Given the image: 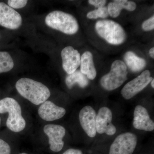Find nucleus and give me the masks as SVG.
I'll return each mask as SVG.
<instances>
[{"label":"nucleus","mask_w":154,"mask_h":154,"mask_svg":"<svg viewBox=\"0 0 154 154\" xmlns=\"http://www.w3.org/2000/svg\"><path fill=\"white\" fill-rule=\"evenodd\" d=\"M16 88L21 96L36 105L47 101L51 96L47 86L29 78H23L18 80Z\"/></svg>","instance_id":"1"},{"label":"nucleus","mask_w":154,"mask_h":154,"mask_svg":"<svg viewBox=\"0 0 154 154\" xmlns=\"http://www.w3.org/2000/svg\"><path fill=\"white\" fill-rule=\"evenodd\" d=\"M8 113L6 125L14 132L23 130L26 126V121L22 116L21 106L17 100L7 97L0 100V113Z\"/></svg>","instance_id":"2"},{"label":"nucleus","mask_w":154,"mask_h":154,"mask_svg":"<svg viewBox=\"0 0 154 154\" xmlns=\"http://www.w3.org/2000/svg\"><path fill=\"white\" fill-rule=\"evenodd\" d=\"M45 23L49 28L68 35H73L78 32L79 25L73 16L63 11H55L48 14Z\"/></svg>","instance_id":"3"},{"label":"nucleus","mask_w":154,"mask_h":154,"mask_svg":"<svg viewBox=\"0 0 154 154\" xmlns=\"http://www.w3.org/2000/svg\"><path fill=\"white\" fill-rule=\"evenodd\" d=\"M95 29L98 35L109 44L119 45L126 40L124 29L119 23L112 20H99L95 25Z\"/></svg>","instance_id":"4"},{"label":"nucleus","mask_w":154,"mask_h":154,"mask_svg":"<svg viewBox=\"0 0 154 154\" xmlns=\"http://www.w3.org/2000/svg\"><path fill=\"white\" fill-rule=\"evenodd\" d=\"M128 74L125 63L117 60L112 63L109 72L102 77L100 84L106 91H113L120 87L127 80Z\"/></svg>","instance_id":"5"},{"label":"nucleus","mask_w":154,"mask_h":154,"mask_svg":"<svg viewBox=\"0 0 154 154\" xmlns=\"http://www.w3.org/2000/svg\"><path fill=\"white\" fill-rule=\"evenodd\" d=\"M137 137L131 132L118 135L110 147L109 154H132L137 144Z\"/></svg>","instance_id":"6"},{"label":"nucleus","mask_w":154,"mask_h":154,"mask_svg":"<svg viewBox=\"0 0 154 154\" xmlns=\"http://www.w3.org/2000/svg\"><path fill=\"white\" fill-rule=\"evenodd\" d=\"M150 75V72L146 70L140 75L130 81L122 89V96L127 100L131 99L143 90L151 82L153 78Z\"/></svg>","instance_id":"7"},{"label":"nucleus","mask_w":154,"mask_h":154,"mask_svg":"<svg viewBox=\"0 0 154 154\" xmlns=\"http://www.w3.org/2000/svg\"><path fill=\"white\" fill-rule=\"evenodd\" d=\"M22 23V16L5 3L0 2V25L11 30H17Z\"/></svg>","instance_id":"8"},{"label":"nucleus","mask_w":154,"mask_h":154,"mask_svg":"<svg viewBox=\"0 0 154 154\" xmlns=\"http://www.w3.org/2000/svg\"><path fill=\"white\" fill-rule=\"evenodd\" d=\"M43 130L48 137L50 149L54 152L60 151L64 144L63 139L65 135V128L58 125L48 124L44 126Z\"/></svg>","instance_id":"9"},{"label":"nucleus","mask_w":154,"mask_h":154,"mask_svg":"<svg viewBox=\"0 0 154 154\" xmlns=\"http://www.w3.org/2000/svg\"><path fill=\"white\" fill-rule=\"evenodd\" d=\"M112 113L107 107H101L96 115V132L100 134L105 133L109 136L116 132L115 126L112 123Z\"/></svg>","instance_id":"10"},{"label":"nucleus","mask_w":154,"mask_h":154,"mask_svg":"<svg viewBox=\"0 0 154 154\" xmlns=\"http://www.w3.org/2000/svg\"><path fill=\"white\" fill-rule=\"evenodd\" d=\"M62 66L64 70L68 75L77 70L81 63V55L77 50L71 46H67L61 52Z\"/></svg>","instance_id":"11"},{"label":"nucleus","mask_w":154,"mask_h":154,"mask_svg":"<svg viewBox=\"0 0 154 154\" xmlns=\"http://www.w3.org/2000/svg\"><path fill=\"white\" fill-rule=\"evenodd\" d=\"M96 111L90 106H86L81 110L79 115L80 124L88 136H96Z\"/></svg>","instance_id":"12"},{"label":"nucleus","mask_w":154,"mask_h":154,"mask_svg":"<svg viewBox=\"0 0 154 154\" xmlns=\"http://www.w3.org/2000/svg\"><path fill=\"white\" fill-rule=\"evenodd\" d=\"M38 113L39 117L45 121H53L62 118L66 110L51 101H46L38 107Z\"/></svg>","instance_id":"13"},{"label":"nucleus","mask_w":154,"mask_h":154,"mask_svg":"<svg viewBox=\"0 0 154 154\" xmlns=\"http://www.w3.org/2000/svg\"><path fill=\"white\" fill-rule=\"evenodd\" d=\"M133 125L135 128L140 130L151 131L154 130V123L151 119L147 110L141 105L135 108Z\"/></svg>","instance_id":"14"},{"label":"nucleus","mask_w":154,"mask_h":154,"mask_svg":"<svg viewBox=\"0 0 154 154\" xmlns=\"http://www.w3.org/2000/svg\"><path fill=\"white\" fill-rule=\"evenodd\" d=\"M81 72L86 75L89 79L94 80L97 75V72L94 65V58L90 51H87L83 54L81 58Z\"/></svg>","instance_id":"15"},{"label":"nucleus","mask_w":154,"mask_h":154,"mask_svg":"<svg viewBox=\"0 0 154 154\" xmlns=\"http://www.w3.org/2000/svg\"><path fill=\"white\" fill-rule=\"evenodd\" d=\"M137 8L136 3L127 0H115L109 3L107 7L109 15L113 18L120 15L122 9L129 11H133Z\"/></svg>","instance_id":"16"},{"label":"nucleus","mask_w":154,"mask_h":154,"mask_svg":"<svg viewBox=\"0 0 154 154\" xmlns=\"http://www.w3.org/2000/svg\"><path fill=\"white\" fill-rule=\"evenodd\" d=\"M124 60L126 65L133 72H138L143 69L146 65L145 60L137 56L134 52L128 51L125 53Z\"/></svg>","instance_id":"17"},{"label":"nucleus","mask_w":154,"mask_h":154,"mask_svg":"<svg viewBox=\"0 0 154 154\" xmlns=\"http://www.w3.org/2000/svg\"><path fill=\"white\" fill-rule=\"evenodd\" d=\"M65 82L69 89H71L76 84H78L80 88H84L88 86L89 81L87 77L80 71L76 70L71 74L67 76Z\"/></svg>","instance_id":"18"},{"label":"nucleus","mask_w":154,"mask_h":154,"mask_svg":"<svg viewBox=\"0 0 154 154\" xmlns=\"http://www.w3.org/2000/svg\"><path fill=\"white\" fill-rule=\"evenodd\" d=\"M14 66V60L9 53L0 51V73L10 71Z\"/></svg>","instance_id":"19"},{"label":"nucleus","mask_w":154,"mask_h":154,"mask_svg":"<svg viewBox=\"0 0 154 154\" xmlns=\"http://www.w3.org/2000/svg\"><path fill=\"white\" fill-rule=\"evenodd\" d=\"M107 7H104L90 11L87 14V18L89 19H97L99 18H107L109 16Z\"/></svg>","instance_id":"20"},{"label":"nucleus","mask_w":154,"mask_h":154,"mask_svg":"<svg viewBox=\"0 0 154 154\" xmlns=\"http://www.w3.org/2000/svg\"><path fill=\"white\" fill-rule=\"evenodd\" d=\"M28 1L27 0H9L8 5L13 9H21L27 5Z\"/></svg>","instance_id":"21"},{"label":"nucleus","mask_w":154,"mask_h":154,"mask_svg":"<svg viewBox=\"0 0 154 154\" xmlns=\"http://www.w3.org/2000/svg\"><path fill=\"white\" fill-rule=\"evenodd\" d=\"M143 29L146 31H151L154 30V16L153 15L151 17L147 19L143 22L142 25Z\"/></svg>","instance_id":"22"},{"label":"nucleus","mask_w":154,"mask_h":154,"mask_svg":"<svg viewBox=\"0 0 154 154\" xmlns=\"http://www.w3.org/2000/svg\"><path fill=\"white\" fill-rule=\"evenodd\" d=\"M10 145L3 140L0 139V154H11Z\"/></svg>","instance_id":"23"},{"label":"nucleus","mask_w":154,"mask_h":154,"mask_svg":"<svg viewBox=\"0 0 154 154\" xmlns=\"http://www.w3.org/2000/svg\"><path fill=\"white\" fill-rule=\"evenodd\" d=\"M88 2L92 5L95 6L96 8H102L105 6L107 2V1L105 0H89Z\"/></svg>","instance_id":"24"},{"label":"nucleus","mask_w":154,"mask_h":154,"mask_svg":"<svg viewBox=\"0 0 154 154\" xmlns=\"http://www.w3.org/2000/svg\"><path fill=\"white\" fill-rule=\"evenodd\" d=\"M63 154H83V153L80 150L74 149H69L66 151Z\"/></svg>","instance_id":"25"},{"label":"nucleus","mask_w":154,"mask_h":154,"mask_svg":"<svg viewBox=\"0 0 154 154\" xmlns=\"http://www.w3.org/2000/svg\"><path fill=\"white\" fill-rule=\"evenodd\" d=\"M149 54L153 59L154 58V48L152 47L149 50Z\"/></svg>","instance_id":"26"},{"label":"nucleus","mask_w":154,"mask_h":154,"mask_svg":"<svg viewBox=\"0 0 154 154\" xmlns=\"http://www.w3.org/2000/svg\"><path fill=\"white\" fill-rule=\"evenodd\" d=\"M151 86L152 88H154V79H153L151 81Z\"/></svg>","instance_id":"27"},{"label":"nucleus","mask_w":154,"mask_h":154,"mask_svg":"<svg viewBox=\"0 0 154 154\" xmlns=\"http://www.w3.org/2000/svg\"><path fill=\"white\" fill-rule=\"evenodd\" d=\"M28 154L25 153H21V154Z\"/></svg>","instance_id":"28"},{"label":"nucleus","mask_w":154,"mask_h":154,"mask_svg":"<svg viewBox=\"0 0 154 154\" xmlns=\"http://www.w3.org/2000/svg\"><path fill=\"white\" fill-rule=\"evenodd\" d=\"M1 118H0V124H1Z\"/></svg>","instance_id":"29"}]
</instances>
